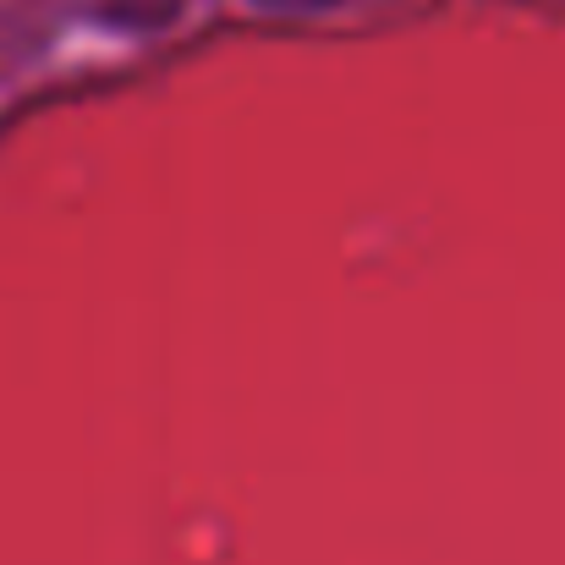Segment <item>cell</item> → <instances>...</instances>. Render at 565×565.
<instances>
[{"label": "cell", "instance_id": "obj_1", "mask_svg": "<svg viewBox=\"0 0 565 565\" xmlns=\"http://www.w3.org/2000/svg\"><path fill=\"white\" fill-rule=\"evenodd\" d=\"M269 6H297V11H313V6H335V0H269Z\"/></svg>", "mask_w": 565, "mask_h": 565}]
</instances>
